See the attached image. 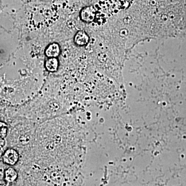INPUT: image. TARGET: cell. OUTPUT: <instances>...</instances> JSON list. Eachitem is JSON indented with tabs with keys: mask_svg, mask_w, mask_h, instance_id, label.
<instances>
[{
	"mask_svg": "<svg viewBox=\"0 0 186 186\" xmlns=\"http://www.w3.org/2000/svg\"><path fill=\"white\" fill-rule=\"evenodd\" d=\"M4 177L6 181L9 183H12L17 178V173L14 168L9 167L5 170Z\"/></svg>",
	"mask_w": 186,
	"mask_h": 186,
	"instance_id": "52a82bcc",
	"label": "cell"
},
{
	"mask_svg": "<svg viewBox=\"0 0 186 186\" xmlns=\"http://www.w3.org/2000/svg\"><path fill=\"white\" fill-rule=\"evenodd\" d=\"M8 126L5 122L0 121V137L4 138L7 136Z\"/></svg>",
	"mask_w": 186,
	"mask_h": 186,
	"instance_id": "ba28073f",
	"label": "cell"
},
{
	"mask_svg": "<svg viewBox=\"0 0 186 186\" xmlns=\"http://www.w3.org/2000/svg\"><path fill=\"white\" fill-rule=\"evenodd\" d=\"M2 156H3V153H2L1 149H0V158H1V157H2Z\"/></svg>",
	"mask_w": 186,
	"mask_h": 186,
	"instance_id": "30bf717a",
	"label": "cell"
},
{
	"mask_svg": "<svg viewBox=\"0 0 186 186\" xmlns=\"http://www.w3.org/2000/svg\"><path fill=\"white\" fill-rule=\"evenodd\" d=\"M5 145V141L4 138L0 137V149L4 147Z\"/></svg>",
	"mask_w": 186,
	"mask_h": 186,
	"instance_id": "9c48e42d",
	"label": "cell"
},
{
	"mask_svg": "<svg viewBox=\"0 0 186 186\" xmlns=\"http://www.w3.org/2000/svg\"><path fill=\"white\" fill-rule=\"evenodd\" d=\"M60 53V47L57 43H52L47 46L45 54L49 57H57Z\"/></svg>",
	"mask_w": 186,
	"mask_h": 186,
	"instance_id": "277c9868",
	"label": "cell"
},
{
	"mask_svg": "<svg viewBox=\"0 0 186 186\" xmlns=\"http://www.w3.org/2000/svg\"><path fill=\"white\" fill-rule=\"evenodd\" d=\"M4 163L9 165H14L17 163L19 160V154L15 150L9 148L5 150L2 156Z\"/></svg>",
	"mask_w": 186,
	"mask_h": 186,
	"instance_id": "3957f363",
	"label": "cell"
},
{
	"mask_svg": "<svg viewBox=\"0 0 186 186\" xmlns=\"http://www.w3.org/2000/svg\"><path fill=\"white\" fill-rule=\"evenodd\" d=\"M134 0H102L99 3L102 9L108 15H113L124 10L131 5Z\"/></svg>",
	"mask_w": 186,
	"mask_h": 186,
	"instance_id": "6da1fadb",
	"label": "cell"
},
{
	"mask_svg": "<svg viewBox=\"0 0 186 186\" xmlns=\"http://www.w3.org/2000/svg\"><path fill=\"white\" fill-rule=\"evenodd\" d=\"M80 15L83 21L88 23L93 22L98 18H101L100 13L94 6H88L83 9Z\"/></svg>",
	"mask_w": 186,
	"mask_h": 186,
	"instance_id": "7a4b0ae2",
	"label": "cell"
},
{
	"mask_svg": "<svg viewBox=\"0 0 186 186\" xmlns=\"http://www.w3.org/2000/svg\"><path fill=\"white\" fill-rule=\"evenodd\" d=\"M74 43L79 46H84L87 45L89 41V37L88 34L83 31L78 32L74 38Z\"/></svg>",
	"mask_w": 186,
	"mask_h": 186,
	"instance_id": "5b68a950",
	"label": "cell"
},
{
	"mask_svg": "<svg viewBox=\"0 0 186 186\" xmlns=\"http://www.w3.org/2000/svg\"><path fill=\"white\" fill-rule=\"evenodd\" d=\"M59 64L57 59L55 57H51L46 60L45 66L46 69L50 72H55L58 69Z\"/></svg>",
	"mask_w": 186,
	"mask_h": 186,
	"instance_id": "8992f818",
	"label": "cell"
}]
</instances>
